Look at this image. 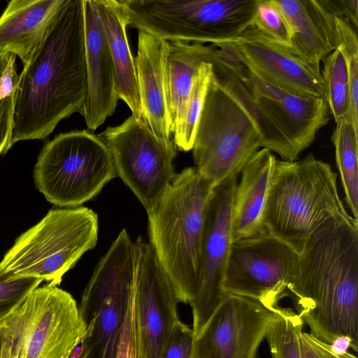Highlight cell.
<instances>
[{
    "instance_id": "1",
    "label": "cell",
    "mask_w": 358,
    "mask_h": 358,
    "mask_svg": "<svg viewBox=\"0 0 358 358\" xmlns=\"http://www.w3.org/2000/svg\"><path fill=\"white\" fill-rule=\"evenodd\" d=\"M192 146L194 167L215 187L238 176L260 148L296 160L299 154L285 134L263 113L238 69L219 50Z\"/></svg>"
},
{
    "instance_id": "2",
    "label": "cell",
    "mask_w": 358,
    "mask_h": 358,
    "mask_svg": "<svg viewBox=\"0 0 358 358\" xmlns=\"http://www.w3.org/2000/svg\"><path fill=\"white\" fill-rule=\"evenodd\" d=\"M86 93L83 0H66L18 75L13 143L46 139L61 120L80 112Z\"/></svg>"
},
{
    "instance_id": "3",
    "label": "cell",
    "mask_w": 358,
    "mask_h": 358,
    "mask_svg": "<svg viewBox=\"0 0 358 358\" xmlns=\"http://www.w3.org/2000/svg\"><path fill=\"white\" fill-rule=\"evenodd\" d=\"M287 292L311 335L329 345L348 338L357 352L358 223L334 222L315 232Z\"/></svg>"
},
{
    "instance_id": "4",
    "label": "cell",
    "mask_w": 358,
    "mask_h": 358,
    "mask_svg": "<svg viewBox=\"0 0 358 358\" xmlns=\"http://www.w3.org/2000/svg\"><path fill=\"white\" fill-rule=\"evenodd\" d=\"M213 189L194 166L185 168L147 213L149 242L184 303H190L199 287Z\"/></svg>"
},
{
    "instance_id": "5",
    "label": "cell",
    "mask_w": 358,
    "mask_h": 358,
    "mask_svg": "<svg viewBox=\"0 0 358 358\" xmlns=\"http://www.w3.org/2000/svg\"><path fill=\"white\" fill-rule=\"evenodd\" d=\"M357 222L339 196L337 173L309 154L277 160L262 217L264 229L299 255L310 237L334 222Z\"/></svg>"
},
{
    "instance_id": "6",
    "label": "cell",
    "mask_w": 358,
    "mask_h": 358,
    "mask_svg": "<svg viewBox=\"0 0 358 358\" xmlns=\"http://www.w3.org/2000/svg\"><path fill=\"white\" fill-rule=\"evenodd\" d=\"M96 213L84 206L50 210L15 241L0 262V278H34L57 286L97 243Z\"/></svg>"
},
{
    "instance_id": "7",
    "label": "cell",
    "mask_w": 358,
    "mask_h": 358,
    "mask_svg": "<svg viewBox=\"0 0 358 358\" xmlns=\"http://www.w3.org/2000/svg\"><path fill=\"white\" fill-rule=\"evenodd\" d=\"M85 332L71 294L47 283L0 323V358H68Z\"/></svg>"
},
{
    "instance_id": "8",
    "label": "cell",
    "mask_w": 358,
    "mask_h": 358,
    "mask_svg": "<svg viewBox=\"0 0 358 358\" xmlns=\"http://www.w3.org/2000/svg\"><path fill=\"white\" fill-rule=\"evenodd\" d=\"M128 25L169 42L230 43L250 27L257 0H120Z\"/></svg>"
},
{
    "instance_id": "9",
    "label": "cell",
    "mask_w": 358,
    "mask_h": 358,
    "mask_svg": "<svg viewBox=\"0 0 358 358\" xmlns=\"http://www.w3.org/2000/svg\"><path fill=\"white\" fill-rule=\"evenodd\" d=\"M116 176L106 143L87 130L55 136L44 145L34 169L37 189L49 202L66 208L92 199Z\"/></svg>"
},
{
    "instance_id": "10",
    "label": "cell",
    "mask_w": 358,
    "mask_h": 358,
    "mask_svg": "<svg viewBox=\"0 0 358 358\" xmlns=\"http://www.w3.org/2000/svg\"><path fill=\"white\" fill-rule=\"evenodd\" d=\"M134 243L123 229L101 257L78 307L86 326L83 358H116L126 313L134 292Z\"/></svg>"
},
{
    "instance_id": "11",
    "label": "cell",
    "mask_w": 358,
    "mask_h": 358,
    "mask_svg": "<svg viewBox=\"0 0 358 358\" xmlns=\"http://www.w3.org/2000/svg\"><path fill=\"white\" fill-rule=\"evenodd\" d=\"M299 255L265 230L231 241L224 270L225 294L250 298L275 311L299 268Z\"/></svg>"
},
{
    "instance_id": "12",
    "label": "cell",
    "mask_w": 358,
    "mask_h": 358,
    "mask_svg": "<svg viewBox=\"0 0 358 358\" xmlns=\"http://www.w3.org/2000/svg\"><path fill=\"white\" fill-rule=\"evenodd\" d=\"M100 136L110 151L117 176L149 213L176 177L173 141L159 142L145 121L132 115L120 125L108 127Z\"/></svg>"
},
{
    "instance_id": "13",
    "label": "cell",
    "mask_w": 358,
    "mask_h": 358,
    "mask_svg": "<svg viewBox=\"0 0 358 358\" xmlns=\"http://www.w3.org/2000/svg\"><path fill=\"white\" fill-rule=\"evenodd\" d=\"M134 243L138 358H161L165 343L179 320V301L150 243L138 237Z\"/></svg>"
},
{
    "instance_id": "14",
    "label": "cell",
    "mask_w": 358,
    "mask_h": 358,
    "mask_svg": "<svg viewBox=\"0 0 358 358\" xmlns=\"http://www.w3.org/2000/svg\"><path fill=\"white\" fill-rule=\"evenodd\" d=\"M274 312L256 300L228 294L194 337L190 358H256Z\"/></svg>"
},
{
    "instance_id": "15",
    "label": "cell",
    "mask_w": 358,
    "mask_h": 358,
    "mask_svg": "<svg viewBox=\"0 0 358 358\" xmlns=\"http://www.w3.org/2000/svg\"><path fill=\"white\" fill-rule=\"evenodd\" d=\"M238 176L213 189L206 216L202 269L192 308L194 337L227 296L222 280L232 241L234 195Z\"/></svg>"
},
{
    "instance_id": "16",
    "label": "cell",
    "mask_w": 358,
    "mask_h": 358,
    "mask_svg": "<svg viewBox=\"0 0 358 358\" xmlns=\"http://www.w3.org/2000/svg\"><path fill=\"white\" fill-rule=\"evenodd\" d=\"M222 47L259 80L285 91L310 97L324 96L321 73L289 49L249 27Z\"/></svg>"
},
{
    "instance_id": "17",
    "label": "cell",
    "mask_w": 358,
    "mask_h": 358,
    "mask_svg": "<svg viewBox=\"0 0 358 358\" xmlns=\"http://www.w3.org/2000/svg\"><path fill=\"white\" fill-rule=\"evenodd\" d=\"M236 64L258 106L285 134L297 152L309 147L330 119L325 96L310 97L285 91L259 80L238 61Z\"/></svg>"
},
{
    "instance_id": "18",
    "label": "cell",
    "mask_w": 358,
    "mask_h": 358,
    "mask_svg": "<svg viewBox=\"0 0 358 358\" xmlns=\"http://www.w3.org/2000/svg\"><path fill=\"white\" fill-rule=\"evenodd\" d=\"M86 97L80 113L88 130L94 131L111 116L119 99L115 71L95 0H83Z\"/></svg>"
},
{
    "instance_id": "19",
    "label": "cell",
    "mask_w": 358,
    "mask_h": 358,
    "mask_svg": "<svg viewBox=\"0 0 358 358\" xmlns=\"http://www.w3.org/2000/svg\"><path fill=\"white\" fill-rule=\"evenodd\" d=\"M170 42L138 30L134 58L143 120L155 137L173 142L166 88V64Z\"/></svg>"
},
{
    "instance_id": "20",
    "label": "cell",
    "mask_w": 358,
    "mask_h": 358,
    "mask_svg": "<svg viewBox=\"0 0 358 358\" xmlns=\"http://www.w3.org/2000/svg\"><path fill=\"white\" fill-rule=\"evenodd\" d=\"M292 32L288 48L317 72L324 58L338 48L333 17L320 0H273Z\"/></svg>"
},
{
    "instance_id": "21",
    "label": "cell",
    "mask_w": 358,
    "mask_h": 358,
    "mask_svg": "<svg viewBox=\"0 0 358 358\" xmlns=\"http://www.w3.org/2000/svg\"><path fill=\"white\" fill-rule=\"evenodd\" d=\"M66 0H11L0 17V52L24 66L41 44Z\"/></svg>"
},
{
    "instance_id": "22",
    "label": "cell",
    "mask_w": 358,
    "mask_h": 358,
    "mask_svg": "<svg viewBox=\"0 0 358 358\" xmlns=\"http://www.w3.org/2000/svg\"><path fill=\"white\" fill-rule=\"evenodd\" d=\"M277 160L269 150L259 149L240 173L234 195L232 241L264 230L263 213Z\"/></svg>"
},
{
    "instance_id": "23",
    "label": "cell",
    "mask_w": 358,
    "mask_h": 358,
    "mask_svg": "<svg viewBox=\"0 0 358 358\" xmlns=\"http://www.w3.org/2000/svg\"><path fill=\"white\" fill-rule=\"evenodd\" d=\"M95 2L115 66L118 97L127 103L132 115L143 119L135 59L127 36V11L120 0Z\"/></svg>"
},
{
    "instance_id": "24",
    "label": "cell",
    "mask_w": 358,
    "mask_h": 358,
    "mask_svg": "<svg viewBox=\"0 0 358 358\" xmlns=\"http://www.w3.org/2000/svg\"><path fill=\"white\" fill-rule=\"evenodd\" d=\"M217 52V48L213 44L170 42L166 64V88L172 134L199 67L203 63L212 62Z\"/></svg>"
},
{
    "instance_id": "25",
    "label": "cell",
    "mask_w": 358,
    "mask_h": 358,
    "mask_svg": "<svg viewBox=\"0 0 358 358\" xmlns=\"http://www.w3.org/2000/svg\"><path fill=\"white\" fill-rule=\"evenodd\" d=\"M331 139L345 202L352 217L358 222V133L348 115L336 124Z\"/></svg>"
},
{
    "instance_id": "26",
    "label": "cell",
    "mask_w": 358,
    "mask_h": 358,
    "mask_svg": "<svg viewBox=\"0 0 358 358\" xmlns=\"http://www.w3.org/2000/svg\"><path fill=\"white\" fill-rule=\"evenodd\" d=\"M212 73V62L201 65L183 110L176 122L173 141L179 150L187 152L192 149Z\"/></svg>"
},
{
    "instance_id": "27",
    "label": "cell",
    "mask_w": 358,
    "mask_h": 358,
    "mask_svg": "<svg viewBox=\"0 0 358 358\" xmlns=\"http://www.w3.org/2000/svg\"><path fill=\"white\" fill-rule=\"evenodd\" d=\"M322 62L321 76L324 96L336 124L345 115L348 108L349 74L343 48L338 46Z\"/></svg>"
},
{
    "instance_id": "28",
    "label": "cell",
    "mask_w": 358,
    "mask_h": 358,
    "mask_svg": "<svg viewBox=\"0 0 358 358\" xmlns=\"http://www.w3.org/2000/svg\"><path fill=\"white\" fill-rule=\"evenodd\" d=\"M303 324L292 309L276 308L265 334L272 358H302L300 336Z\"/></svg>"
},
{
    "instance_id": "29",
    "label": "cell",
    "mask_w": 358,
    "mask_h": 358,
    "mask_svg": "<svg viewBox=\"0 0 358 358\" xmlns=\"http://www.w3.org/2000/svg\"><path fill=\"white\" fill-rule=\"evenodd\" d=\"M250 27L275 43L289 48L291 29L273 0H257Z\"/></svg>"
},
{
    "instance_id": "30",
    "label": "cell",
    "mask_w": 358,
    "mask_h": 358,
    "mask_svg": "<svg viewBox=\"0 0 358 358\" xmlns=\"http://www.w3.org/2000/svg\"><path fill=\"white\" fill-rule=\"evenodd\" d=\"M42 280L34 278L5 280L0 278V323L18 306Z\"/></svg>"
},
{
    "instance_id": "31",
    "label": "cell",
    "mask_w": 358,
    "mask_h": 358,
    "mask_svg": "<svg viewBox=\"0 0 358 358\" xmlns=\"http://www.w3.org/2000/svg\"><path fill=\"white\" fill-rule=\"evenodd\" d=\"M194 340L192 329L179 319L165 343L161 358H190Z\"/></svg>"
},
{
    "instance_id": "32",
    "label": "cell",
    "mask_w": 358,
    "mask_h": 358,
    "mask_svg": "<svg viewBox=\"0 0 358 358\" xmlns=\"http://www.w3.org/2000/svg\"><path fill=\"white\" fill-rule=\"evenodd\" d=\"M116 358H138L136 309L134 292L126 313Z\"/></svg>"
},
{
    "instance_id": "33",
    "label": "cell",
    "mask_w": 358,
    "mask_h": 358,
    "mask_svg": "<svg viewBox=\"0 0 358 358\" xmlns=\"http://www.w3.org/2000/svg\"><path fill=\"white\" fill-rule=\"evenodd\" d=\"M343 51L349 74L348 108L345 115L350 117L355 131L358 133V48L343 49Z\"/></svg>"
},
{
    "instance_id": "34",
    "label": "cell",
    "mask_w": 358,
    "mask_h": 358,
    "mask_svg": "<svg viewBox=\"0 0 358 358\" xmlns=\"http://www.w3.org/2000/svg\"><path fill=\"white\" fill-rule=\"evenodd\" d=\"M15 92L0 99V155L13 145Z\"/></svg>"
},
{
    "instance_id": "35",
    "label": "cell",
    "mask_w": 358,
    "mask_h": 358,
    "mask_svg": "<svg viewBox=\"0 0 358 358\" xmlns=\"http://www.w3.org/2000/svg\"><path fill=\"white\" fill-rule=\"evenodd\" d=\"M300 346L302 358H357L348 351L343 354L335 353L330 345L320 341L310 333L301 334Z\"/></svg>"
},
{
    "instance_id": "36",
    "label": "cell",
    "mask_w": 358,
    "mask_h": 358,
    "mask_svg": "<svg viewBox=\"0 0 358 358\" xmlns=\"http://www.w3.org/2000/svg\"><path fill=\"white\" fill-rule=\"evenodd\" d=\"M320 2L332 17L345 19L355 29L358 27L357 0H320Z\"/></svg>"
},
{
    "instance_id": "37",
    "label": "cell",
    "mask_w": 358,
    "mask_h": 358,
    "mask_svg": "<svg viewBox=\"0 0 358 358\" xmlns=\"http://www.w3.org/2000/svg\"><path fill=\"white\" fill-rule=\"evenodd\" d=\"M331 350L337 354H343L352 348V343L348 338L341 337L336 339L331 345Z\"/></svg>"
},
{
    "instance_id": "38",
    "label": "cell",
    "mask_w": 358,
    "mask_h": 358,
    "mask_svg": "<svg viewBox=\"0 0 358 358\" xmlns=\"http://www.w3.org/2000/svg\"><path fill=\"white\" fill-rule=\"evenodd\" d=\"M12 54L0 52V83L6 73Z\"/></svg>"
},
{
    "instance_id": "39",
    "label": "cell",
    "mask_w": 358,
    "mask_h": 358,
    "mask_svg": "<svg viewBox=\"0 0 358 358\" xmlns=\"http://www.w3.org/2000/svg\"><path fill=\"white\" fill-rule=\"evenodd\" d=\"M0 350H1V341H0Z\"/></svg>"
}]
</instances>
